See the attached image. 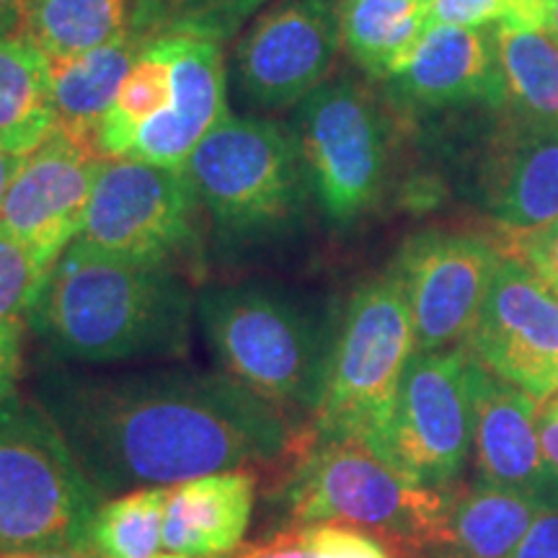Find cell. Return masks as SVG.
I'll use <instances>...</instances> for the list:
<instances>
[{"label":"cell","instance_id":"cell-34","mask_svg":"<svg viewBox=\"0 0 558 558\" xmlns=\"http://www.w3.org/2000/svg\"><path fill=\"white\" fill-rule=\"evenodd\" d=\"M512 558H558V507L543 509Z\"/></svg>","mask_w":558,"mask_h":558},{"label":"cell","instance_id":"cell-25","mask_svg":"<svg viewBox=\"0 0 558 558\" xmlns=\"http://www.w3.org/2000/svg\"><path fill=\"white\" fill-rule=\"evenodd\" d=\"M171 62L163 37L145 39L143 50L132 62L120 94L96 132V150L101 158H124L130 153L137 130L171 104Z\"/></svg>","mask_w":558,"mask_h":558},{"label":"cell","instance_id":"cell-41","mask_svg":"<svg viewBox=\"0 0 558 558\" xmlns=\"http://www.w3.org/2000/svg\"><path fill=\"white\" fill-rule=\"evenodd\" d=\"M554 292H556V295H558V290H554Z\"/></svg>","mask_w":558,"mask_h":558},{"label":"cell","instance_id":"cell-6","mask_svg":"<svg viewBox=\"0 0 558 558\" xmlns=\"http://www.w3.org/2000/svg\"><path fill=\"white\" fill-rule=\"evenodd\" d=\"M101 494L58 424L13 396L0 407V556L90 546Z\"/></svg>","mask_w":558,"mask_h":558},{"label":"cell","instance_id":"cell-13","mask_svg":"<svg viewBox=\"0 0 558 558\" xmlns=\"http://www.w3.org/2000/svg\"><path fill=\"white\" fill-rule=\"evenodd\" d=\"M465 349L494 378L538 401L558 393V295L520 259L501 256Z\"/></svg>","mask_w":558,"mask_h":558},{"label":"cell","instance_id":"cell-18","mask_svg":"<svg viewBox=\"0 0 558 558\" xmlns=\"http://www.w3.org/2000/svg\"><path fill=\"white\" fill-rule=\"evenodd\" d=\"M538 399L494 378L476 362V427L473 456L478 481L507 486L558 507V473L541 442Z\"/></svg>","mask_w":558,"mask_h":558},{"label":"cell","instance_id":"cell-24","mask_svg":"<svg viewBox=\"0 0 558 558\" xmlns=\"http://www.w3.org/2000/svg\"><path fill=\"white\" fill-rule=\"evenodd\" d=\"M135 0H26L19 32L50 60L99 50L128 37Z\"/></svg>","mask_w":558,"mask_h":558},{"label":"cell","instance_id":"cell-29","mask_svg":"<svg viewBox=\"0 0 558 558\" xmlns=\"http://www.w3.org/2000/svg\"><path fill=\"white\" fill-rule=\"evenodd\" d=\"M54 262L0 230V320L29 316Z\"/></svg>","mask_w":558,"mask_h":558},{"label":"cell","instance_id":"cell-38","mask_svg":"<svg viewBox=\"0 0 558 558\" xmlns=\"http://www.w3.org/2000/svg\"><path fill=\"white\" fill-rule=\"evenodd\" d=\"M9 558H107L96 548L83 546V548H54V550H34V554H19Z\"/></svg>","mask_w":558,"mask_h":558},{"label":"cell","instance_id":"cell-36","mask_svg":"<svg viewBox=\"0 0 558 558\" xmlns=\"http://www.w3.org/2000/svg\"><path fill=\"white\" fill-rule=\"evenodd\" d=\"M24 163V156H16V153L0 150V209H3L5 194L11 190V181L16 179V173Z\"/></svg>","mask_w":558,"mask_h":558},{"label":"cell","instance_id":"cell-12","mask_svg":"<svg viewBox=\"0 0 558 558\" xmlns=\"http://www.w3.org/2000/svg\"><path fill=\"white\" fill-rule=\"evenodd\" d=\"M501 254L486 239L427 230L403 243L393 262L414 320L416 352H439L471 337Z\"/></svg>","mask_w":558,"mask_h":558},{"label":"cell","instance_id":"cell-33","mask_svg":"<svg viewBox=\"0 0 558 558\" xmlns=\"http://www.w3.org/2000/svg\"><path fill=\"white\" fill-rule=\"evenodd\" d=\"M21 360H24V320H0V407L16 396Z\"/></svg>","mask_w":558,"mask_h":558},{"label":"cell","instance_id":"cell-28","mask_svg":"<svg viewBox=\"0 0 558 558\" xmlns=\"http://www.w3.org/2000/svg\"><path fill=\"white\" fill-rule=\"evenodd\" d=\"M269 0H135L132 34H202L226 41Z\"/></svg>","mask_w":558,"mask_h":558},{"label":"cell","instance_id":"cell-8","mask_svg":"<svg viewBox=\"0 0 558 558\" xmlns=\"http://www.w3.org/2000/svg\"><path fill=\"white\" fill-rule=\"evenodd\" d=\"M202 218L186 169L128 156L104 158L75 241L181 275L202 256Z\"/></svg>","mask_w":558,"mask_h":558},{"label":"cell","instance_id":"cell-3","mask_svg":"<svg viewBox=\"0 0 558 558\" xmlns=\"http://www.w3.org/2000/svg\"><path fill=\"white\" fill-rule=\"evenodd\" d=\"M197 318L222 373L277 411L318 409L331 341L300 298L279 284H215Z\"/></svg>","mask_w":558,"mask_h":558},{"label":"cell","instance_id":"cell-21","mask_svg":"<svg viewBox=\"0 0 558 558\" xmlns=\"http://www.w3.org/2000/svg\"><path fill=\"white\" fill-rule=\"evenodd\" d=\"M58 128L50 58L21 32L0 37V150L26 156Z\"/></svg>","mask_w":558,"mask_h":558},{"label":"cell","instance_id":"cell-15","mask_svg":"<svg viewBox=\"0 0 558 558\" xmlns=\"http://www.w3.org/2000/svg\"><path fill=\"white\" fill-rule=\"evenodd\" d=\"M386 83L393 101L414 114L476 104L507 109L494 26H429L411 60Z\"/></svg>","mask_w":558,"mask_h":558},{"label":"cell","instance_id":"cell-30","mask_svg":"<svg viewBox=\"0 0 558 558\" xmlns=\"http://www.w3.org/2000/svg\"><path fill=\"white\" fill-rule=\"evenodd\" d=\"M429 19L435 24L471 26H518L546 29L543 0H429Z\"/></svg>","mask_w":558,"mask_h":558},{"label":"cell","instance_id":"cell-22","mask_svg":"<svg viewBox=\"0 0 558 558\" xmlns=\"http://www.w3.org/2000/svg\"><path fill=\"white\" fill-rule=\"evenodd\" d=\"M341 47L369 78L388 81L429 32V0H341Z\"/></svg>","mask_w":558,"mask_h":558},{"label":"cell","instance_id":"cell-39","mask_svg":"<svg viewBox=\"0 0 558 558\" xmlns=\"http://www.w3.org/2000/svg\"><path fill=\"white\" fill-rule=\"evenodd\" d=\"M543 13H546V32L558 41V0H543Z\"/></svg>","mask_w":558,"mask_h":558},{"label":"cell","instance_id":"cell-40","mask_svg":"<svg viewBox=\"0 0 558 558\" xmlns=\"http://www.w3.org/2000/svg\"><path fill=\"white\" fill-rule=\"evenodd\" d=\"M0 558H9V556H0Z\"/></svg>","mask_w":558,"mask_h":558},{"label":"cell","instance_id":"cell-2","mask_svg":"<svg viewBox=\"0 0 558 558\" xmlns=\"http://www.w3.org/2000/svg\"><path fill=\"white\" fill-rule=\"evenodd\" d=\"M194 311L179 271L117 259L73 241L54 262L29 324L60 360L117 365L181 357Z\"/></svg>","mask_w":558,"mask_h":558},{"label":"cell","instance_id":"cell-5","mask_svg":"<svg viewBox=\"0 0 558 558\" xmlns=\"http://www.w3.org/2000/svg\"><path fill=\"white\" fill-rule=\"evenodd\" d=\"M416 352L414 320L393 269L349 298L326 362L318 437L357 439L383 458L396 399Z\"/></svg>","mask_w":558,"mask_h":558},{"label":"cell","instance_id":"cell-4","mask_svg":"<svg viewBox=\"0 0 558 558\" xmlns=\"http://www.w3.org/2000/svg\"><path fill=\"white\" fill-rule=\"evenodd\" d=\"M215 241L251 248L288 239L311 199L290 124L262 114H228L186 160Z\"/></svg>","mask_w":558,"mask_h":558},{"label":"cell","instance_id":"cell-9","mask_svg":"<svg viewBox=\"0 0 558 558\" xmlns=\"http://www.w3.org/2000/svg\"><path fill=\"white\" fill-rule=\"evenodd\" d=\"M290 130L326 218L349 226L375 207L388 171V124L362 83H320L292 111Z\"/></svg>","mask_w":558,"mask_h":558},{"label":"cell","instance_id":"cell-17","mask_svg":"<svg viewBox=\"0 0 558 558\" xmlns=\"http://www.w3.org/2000/svg\"><path fill=\"white\" fill-rule=\"evenodd\" d=\"M481 199L509 233L558 220V120L509 111L481 163Z\"/></svg>","mask_w":558,"mask_h":558},{"label":"cell","instance_id":"cell-35","mask_svg":"<svg viewBox=\"0 0 558 558\" xmlns=\"http://www.w3.org/2000/svg\"><path fill=\"white\" fill-rule=\"evenodd\" d=\"M538 427L543 452H546L550 469L558 473V396H550V399L543 403Z\"/></svg>","mask_w":558,"mask_h":558},{"label":"cell","instance_id":"cell-7","mask_svg":"<svg viewBox=\"0 0 558 558\" xmlns=\"http://www.w3.org/2000/svg\"><path fill=\"white\" fill-rule=\"evenodd\" d=\"M288 501L303 522H344L411 548L445 543L448 527L445 492L414 484L367 445L344 437H320L305 452Z\"/></svg>","mask_w":558,"mask_h":558},{"label":"cell","instance_id":"cell-27","mask_svg":"<svg viewBox=\"0 0 558 558\" xmlns=\"http://www.w3.org/2000/svg\"><path fill=\"white\" fill-rule=\"evenodd\" d=\"M171 486L120 494L96 512L90 548L107 558H163V520Z\"/></svg>","mask_w":558,"mask_h":558},{"label":"cell","instance_id":"cell-37","mask_svg":"<svg viewBox=\"0 0 558 558\" xmlns=\"http://www.w3.org/2000/svg\"><path fill=\"white\" fill-rule=\"evenodd\" d=\"M26 0H0V37L19 32Z\"/></svg>","mask_w":558,"mask_h":558},{"label":"cell","instance_id":"cell-19","mask_svg":"<svg viewBox=\"0 0 558 558\" xmlns=\"http://www.w3.org/2000/svg\"><path fill=\"white\" fill-rule=\"evenodd\" d=\"M256 501L248 469L209 473L171 486L163 520V558H222L246 535Z\"/></svg>","mask_w":558,"mask_h":558},{"label":"cell","instance_id":"cell-14","mask_svg":"<svg viewBox=\"0 0 558 558\" xmlns=\"http://www.w3.org/2000/svg\"><path fill=\"white\" fill-rule=\"evenodd\" d=\"M101 163L94 145L54 128L24 156L0 209V230L58 262L78 235Z\"/></svg>","mask_w":558,"mask_h":558},{"label":"cell","instance_id":"cell-16","mask_svg":"<svg viewBox=\"0 0 558 558\" xmlns=\"http://www.w3.org/2000/svg\"><path fill=\"white\" fill-rule=\"evenodd\" d=\"M169 47L171 104L137 130L128 158L186 169L197 145L230 114L222 41L202 34H160Z\"/></svg>","mask_w":558,"mask_h":558},{"label":"cell","instance_id":"cell-1","mask_svg":"<svg viewBox=\"0 0 558 558\" xmlns=\"http://www.w3.org/2000/svg\"><path fill=\"white\" fill-rule=\"evenodd\" d=\"M39 399L101 497L248 469L290 448L282 411L226 373L52 369Z\"/></svg>","mask_w":558,"mask_h":558},{"label":"cell","instance_id":"cell-10","mask_svg":"<svg viewBox=\"0 0 558 558\" xmlns=\"http://www.w3.org/2000/svg\"><path fill=\"white\" fill-rule=\"evenodd\" d=\"M476 427V360L469 349L414 352L383 458L409 481L445 492L460 476Z\"/></svg>","mask_w":558,"mask_h":558},{"label":"cell","instance_id":"cell-32","mask_svg":"<svg viewBox=\"0 0 558 558\" xmlns=\"http://www.w3.org/2000/svg\"><path fill=\"white\" fill-rule=\"evenodd\" d=\"M514 248V259H520L538 275L543 282L558 290V220L535 230L509 235Z\"/></svg>","mask_w":558,"mask_h":558},{"label":"cell","instance_id":"cell-11","mask_svg":"<svg viewBox=\"0 0 558 558\" xmlns=\"http://www.w3.org/2000/svg\"><path fill=\"white\" fill-rule=\"evenodd\" d=\"M341 0H269L243 26L230 81L248 111L295 109L329 78L341 50Z\"/></svg>","mask_w":558,"mask_h":558},{"label":"cell","instance_id":"cell-20","mask_svg":"<svg viewBox=\"0 0 558 558\" xmlns=\"http://www.w3.org/2000/svg\"><path fill=\"white\" fill-rule=\"evenodd\" d=\"M145 39L137 34L104 45L75 58L50 60L52 99L58 111V128L68 135L86 140L96 148V132L117 94L128 78L132 62L143 50Z\"/></svg>","mask_w":558,"mask_h":558},{"label":"cell","instance_id":"cell-26","mask_svg":"<svg viewBox=\"0 0 558 558\" xmlns=\"http://www.w3.org/2000/svg\"><path fill=\"white\" fill-rule=\"evenodd\" d=\"M507 109L558 120V41L546 29L494 26Z\"/></svg>","mask_w":558,"mask_h":558},{"label":"cell","instance_id":"cell-31","mask_svg":"<svg viewBox=\"0 0 558 558\" xmlns=\"http://www.w3.org/2000/svg\"><path fill=\"white\" fill-rule=\"evenodd\" d=\"M311 550L316 558H388L378 541L360 533L357 527H341L333 522H318L305 527Z\"/></svg>","mask_w":558,"mask_h":558},{"label":"cell","instance_id":"cell-23","mask_svg":"<svg viewBox=\"0 0 558 558\" xmlns=\"http://www.w3.org/2000/svg\"><path fill=\"white\" fill-rule=\"evenodd\" d=\"M546 507L518 488L478 481L448 499L445 543H450L460 558H512Z\"/></svg>","mask_w":558,"mask_h":558}]
</instances>
